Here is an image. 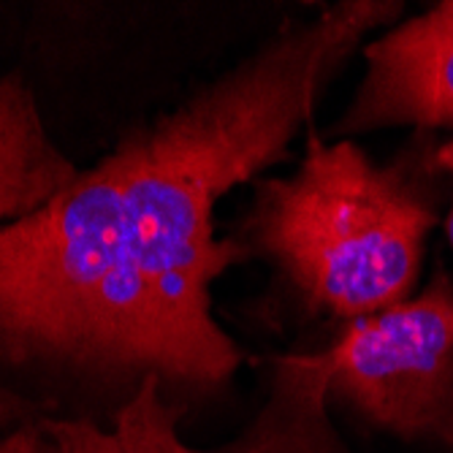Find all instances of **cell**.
Wrapping results in <instances>:
<instances>
[{"label": "cell", "instance_id": "obj_9", "mask_svg": "<svg viewBox=\"0 0 453 453\" xmlns=\"http://www.w3.org/2000/svg\"><path fill=\"white\" fill-rule=\"evenodd\" d=\"M25 413V404L19 396H14L12 391L0 388V432L19 424V416Z\"/></svg>", "mask_w": 453, "mask_h": 453}, {"label": "cell", "instance_id": "obj_7", "mask_svg": "<svg viewBox=\"0 0 453 453\" xmlns=\"http://www.w3.org/2000/svg\"><path fill=\"white\" fill-rule=\"evenodd\" d=\"M182 410L163 396V380L142 378L109 429L93 421L44 418L63 453H198L180 434Z\"/></svg>", "mask_w": 453, "mask_h": 453}, {"label": "cell", "instance_id": "obj_2", "mask_svg": "<svg viewBox=\"0 0 453 453\" xmlns=\"http://www.w3.org/2000/svg\"><path fill=\"white\" fill-rule=\"evenodd\" d=\"M33 361L188 386L131 258L114 150L0 228V364Z\"/></svg>", "mask_w": 453, "mask_h": 453}, {"label": "cell", "instance_id": "obj_10", "mask_svg": "<svg viewBox=\"0 0 453 453\" xmlns=\"http://www.w3.org/2000/svg\"><path fill=\"white\" fill-rule=\"evenodd\" d=\"M434 166L448 172L453 177V142L442 144L437 152H434ZM445 231H448V242L453 247V203H450V212H448V220H445Z\"/></svg>", "mask_w": 453, "mask_h": 453}, {"label": "cell", "instance_id": "obj_8", "mask_svg": "<svg viewBox=\"0 0 453 453\" xmlns=\"http://www.w3.org/2000/svg\"><path fill=\"white\" fill-rule=\"evenodd\" d=\"M0 453H63L47 421H19L0 432Z\"/></svg>", "mask_w": 453, "mask_h": 453}, {"label": "cell", "instance_id": "obj_3", "mask_svg": "<svg viewBox=\"0 0 453 453\" xmlns=\"http://www.w3.org/2000/svg\"><path fill=\"white\" fill-rule=\"evenodd\" d=\"M434 223V203L402 166L312 134L291 174L256 185L239 244L307 310L358 320L410 299Z\"/></svg>", "mask_w": 453, "mask_h": 453}, {"label": "cell", "instance_id": "obj_5", "mask_svg": "<svg viewBox=\"0 0 453 453\" xmlns=\"http://www.w3.org/2000/svg\"><path fill=\"white\" fill-rule=\"evenodd\" d=\"M366 73L332 136L378 128H453V0L402 22L364 50Z\"/></svg>", "mask_w": 453, "mask_h": 453}, {"label": "cell", "instance_id": "obj_4", "mask_svg": "<svg viewBox=\"0 0 453 453\" xmlns=\"http://www.w3.org/2000/svg\"><path fill=\"white\" fill-rule=\"evenodd\" d=\"M326 366L328 396L375 426L453 448V280L440 269L418 296L350 320Z\"/></svg>", "mask_w": 453, "mask_h": 453}, {"label": "cell", "instance_id": "obj_1", "mask_svg": "<svg viewBox=\"0 0 453 453\" xmlns=\"http://www.w3.org/2000/svg\"><path fill=\"white\" fill-rule=\"evenodd\" d=\"M399 9L375 0L328 6L114 147L131 258L190 388H215L242 364L212 315V285L247 250L218 239V203L288 152L361 38Z\"/></svg>", "mask_w": 453, "mask_h": 453}, {"label": "cell", "instance_id": "obj_6", "mask_svg": "<svg viewBox=\"0 0 453 453\" xmlns=\"http://www.w3.org/2000/svg\"><path fill=\"white\" fill-rule=\"evenodd\" d=\"M79 172L52 139L27 81L17 73L0 76V220L38 212Z\"/></svg>", "mask_w": 453, "mask_h": 453}]
</instances>
